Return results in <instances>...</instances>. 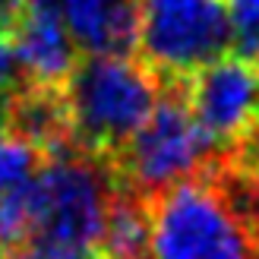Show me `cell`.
<instances>
[{
  "label": "cell",
  "instance_id": "obj_14",
  "mask_svg": "<svg viewBox=\"0 0 259 259\" xmlns=\"http://www.w3.org/2000/svg\"><path fill=\"white\" fill-rule=\"evenodd\" d=\"M7 259H45L41 253H35V250H29V247H22V250H13Z\"/></svg>",
  "mask_w": 259,
  "mask_h": 259
},
{
  "label": "cell",
  "instance_id": "obj_3",
  "mask_svg": "<svg viewBox=\"0 0 259 259\" xmlns=\"http://www.w3.org/2000/svg\"><path fill=\"white\" fill-rule=\"evenodd\" d=\"M152 259H259V237L234 215L209 174L152 196Z\"/></svg>",
  "mask_w": 259,
  "mask_h": 259
},
{
  "label": "cell",
  "instance_id": "obj_6",
  "mask_svg": "<svg viewBox=\"0 0 259 259\" xmlns=\"http://www.w3.org/2000/svg\"><path fill=\"white\" fill-rule=\"evenodd\" d=\"M184 101L215 152H234L259 126V76L240 54H225L187 79Z\"/></svg>",
  "mask_w": 259,
  "mask_h": 259
},
{
  "label": "cell",
  "instance_id": "obj_17",
  "mask_svg": "<svg viewBox=\"0 0 259 259\" xmlns=\"http://www.w3.org/2000/svg\"><path fill=\"white\" fill-rule=\"evenodd\" d=\"M0 259H4V247H0Z\"/></svg>",
  "mask_w": 259,
  "mask_h": 259
},
{
  "label": "cell",
  "instance_id": "obj_9",
  "mask_svg": "<svg viewBox=\"0 0 259 259\" xmlns=\"http://www.w3.org/2000/svg\"><path fill=\"white\" fill-rule=\"evenodd\" d=\"M95 259H152V218L136 193H114L101 222Z\"/></svg>",
  "mask_w": 259,
  "mask_h": 259
},
{
  "label": "cell",
  "instance_id": "obj_10",
  "mask_svg": "<svg viewBox=\"0 0 259 259\" xmlns=\"http://www.w3.org/2000/svg\"><path fill=\"white\" fill-rule=\"evenodd\" d=\"M41 158L45 155L29 139H22L13 130H7V133L0 130V199L19 190L22 184H29L41 167Z\"/></svg>",
  "mask_w": 259,
  "mask_h": 259
},
{
  "label": "cell",
  "instance_id": "obj_5",
  "mask_svg": "<svg viewBox=\"0 0 259 259\" xmlns=\"http://www.w3.org/2000/svg\"><path fill=\"white\" fill-rule=\"evenodd\" d=\"M212 155V142L193 120L184 95H161L146 123L114 155L117 158L114 180L123 184L126 193L152 199L167 187L193 177L199 167L209 164Z\"/></svg>",
  "mask_w": 259,
  "mask_h": 259
},
{
  "label": "cell",
  "instance_id": "obj_15",
  "mask_svg": "<svg viewBox=\"0 0 259 259\" xmlns=\"http://www.w3.org/2000/svg\"><path fill=\"white\" fill-rule=\"evenodd\" d=\"M0 123H7V98H0Z\"/></svg>",
  "mask_w": 259,
  "mask_h": 259
},
{
  "label": "cell",
  "instance_id": "obj_7",
  "mask_svg": "<svg viewBox=\"0 0 259 259\" xmlns=\"http://www.w3.org/2000/svg\"><path fill=\"white\" fill-rule=\"evenodd\" d=\"M10 35L25 85L63 89L73 67L79 63V48L60 13L51 7H19L16 19L10 22Z\"/></svg>",
  "mask_w": 259,
  "mask_h": 259
},
{
  "label": "cell",
  "instance_id": "obj_2",
  "mask_svg": "<svg viewBox=\"0 0 259 259\" xmlns=\"http://www.w3.org/2000/svg\"><path fill=\"white\" fill-rule=\"evenodd\" d=\"M60 92L73 146L95 158H114L161 98L158 76L126 54H89Z\"/></svg>",
  "mask_w": 259,
  "mask_h": 259
},
{
  "label": "cell",
  "instance_id": "obj_8",
  "mask_svg": "<svg viewBox=\"0 0 259 259\" xmlns=\"http://www.w3.org/2000/svg\"><path fill=\"white\" fill-rule=\"evenodd\" d=\"M57 10L85 54H130L136 48V0H57Z\"/></svg>",
  "mask_w": 259,
  "mask_h": 259
},
{
  "label": "cell",
  "instance_id": "obj_4",
  "mask_svg": "<svg viewBox=\"0 0 259 259\" xmlns=\"http://www.w3.org/2000/svg\"><path fill=\"white\" fill-rule=\"evenodd\" d=\"M136 48L158 79L187 82L234 48L225 0H136Z\"/></svg>",
  "mask_w": 259,
  "mask_h": 259
},
{
  "label": "cell",
  "instance_id": "obj_13",
  "mask_svg": "<svg viewBox=\"0 0 259 259\" xmlns=\"http://www.w3.org/2000/svg\"><path fill=\"white\" fill-rule=\"evenodd\" d=\"M231 158H237V161H240V164H243V167H247V171L259 180V126H256L253 133L240 142L234 152H231Z\"/></svg>",
  "mask_w": 259,
  "mask_h": 259
},
{
  "label": "cell",
  "instance_id": "obj_12",
  "mask_svg": "<svg viewBox=\"0 0 259 259\" xmlns=\"http://www.w3.org/2000/svg\"><path fill=\"white\" fill-rule=\"evenodd\" d=\"M22 85H25V79H22L19 60H16V48H13L10 25L0 22V98L10 101Z\"/></svg>",
  "mask_w": 259,
  "mask_h": 259
},
{
  "label": "cell",
  "instance_id": "obj_16",
  "mask_svg": "<svg viewBox=\"0 0 259 259\" xmlns=\"http://www.w3.org/2000/svg\"><path fill=\"white\" fill-rule=\"evenodd\" d=\"M253 70H256V76H259V48L253 51Z\"/></svg>",
  "mask_w": 259,
  "mask_h": 259
},
{
  "label": "cell",
  "instance_id": "obj_1",
  "mask_svg": "<svg viewBox=\"0 0 259 259\" xmlns=\"http://www.w3.org/2000/svg\"><path fill=\"white\" fill-rule=\"evenodd\" d=\"M114 184V171L95 155L79 149L48 155L29 180L32 231L25 247L45 259H95Z\"/></svg>",
  "mask_w": 259,
  "mask_h": 259
},
{
  "label": "cell",
  "instance_id": "obj_11",
  "mask_svg": "<svg viewBox=\"0 0 259 259\" xmlns=\"http://www.w3.org/2000/svg\"><path fill=\"white\" fill-rule=\"evenodd\" d=\"M231 35H234V54L253 57L259 48V0H225Z\"/></svg>",
  "mask_w": 259,
  "mask_h": 259
}]
</instances>
